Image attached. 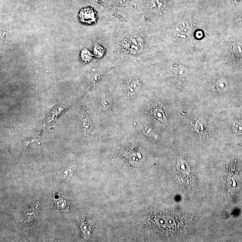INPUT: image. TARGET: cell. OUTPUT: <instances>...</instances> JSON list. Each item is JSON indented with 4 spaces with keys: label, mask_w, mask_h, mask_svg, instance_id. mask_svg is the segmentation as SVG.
<instances>
[{
    "label": "cell",
    "mask_w": 242,
    "mask_h": 242,
    "mask_svg": "<svg viewBox=\"0 0 242 242\" xmlns=\"http://www.w3.org/2000/svg\"><path fill=\"white\" fill-rule=\"evenodd\" d=\"M117 48L125 56L139 57L146 48V39L139 33H126L119 39Z\"/></svg>",
    "instance_id": "1"
},
{
    "label": "cell",
    "mask_w": 242,
    "mask_h": 242,
    "mask_svg": "<svg viewBox=\"0 0 242 242\" xmlns=\"http://www.w3.org/2000/svg\"><path fill=\"white\" fill-rule=\"evenodd\" d=\"M79 17L82 22L88 24L96 23L97 20V14L92 7H87L80 10Z\"/></svg>",
    "instance_id": "2"
},
{
    "label": "cell",
    "mask_w": 242,
    "mask_h": 242,
    "mask_svg": "<svg viewBox=\"0 0 242 242\" xmlns=\"http://www.w3.org/2000/svg\"><path fill=\"white\" fill-rule=\"evenodd\" d=\"M141 85L139 81L132 80L130 81L127 85V89L128 93L134 95L140 90Z\"/></svg>",
    "instance_id": "3"
},
{
    "label": "cell",
    "mask_w": 242,
    "mask_h": 242,
    "mask_svg": "<svg viewBox=\"0 0 242 242\" xmlns=\"http://www.w3.org/2000/svg\"><path fill=\"white\" fill-rule=\"evenodd\" d=\"M154 115L158 120L162 122H165L166 121L164 112L161 109L159 108H155L154 111Z\"/></svg>",
    "instance_id": "4"
},
{
    "label": "cell",
    "mask_w": 242,
    "mask_h": 242,
    "mask_svg": "<svg viewBox=\"0 0 242 242\" xmlns=\"http://www.w3.org/2000/svg\"><path fill=\"white\" fill-rule=\"evenodd\" d=\"M227 83L224 79H220L217 83V88L218 90L220 92H223V91H226L227 90Z\"/></svg>",
    "instance_id": "5"
},
{
    "label": "cell",
    "mask_w": 242,
    "mask_h": 242,
    "mask_svg": "<svg viewBox=\"0 0 242 242\" xmlns=\"http://www.w3.org/2000/svg\"><path fill=\"white\" fill-rule=\"evenodd\" d=\"M104 53V48L98 44L95 45L94 48V54L97 58H101Z\"/></svg>",
    "instance_id": "6"
},
{
    "label": "cell",
    "mask_w": 242,
    "mask_h": 242,
    "mask_svg": "<svg viewBox=\"0 0 242 242\" xmlns=\"http://www.w3.org/2000/svg\"><path fill=\"white\" fill-rule=\"evenodd\" d=\"M81 55L82 59L86 62L90 61L92 59V57H93L92 53L87 49H83L82 51Z\"/></svg>",
    "instance_id": "7"
},
{
    "label": "cell",
    "mask_w": 242,
    "mask_h": 242,
    "mask_svg": "<svg viewBox=\"0 0 242 242\" xmlns=\"http://www.w3.org/2000/svg\"><path fill=\"white\" fill-rule=\"evenodd\" d=\"M55 204L58 209H63L66 205V200L63 198H59L58 199H55Z\"/></svg>",
    "instance_id": "8"
},
{
    "label": "cell",
    "mask_w": 242,
    "mask_h": 242,
    "mask_svg": "<svg viewBox=\"0 0 242 242\" xmlns=\"http://www.w3.org/2000/svg\"><path fill=\"white\" fill-rule=\"evenodd\" d=\"M234 51L238 56H242V45L239 43H236L234 46Z\"/></svg>",
    "instance_id": "9"
},
{
    "label": "cell",
    "mask_w": 242,
    "mask_h": 242,
    "mask_svg": "<svg viewBox=\"0 0 242 242\" xmlns=\"http://www.w3.org/2000/svg\"><path fill=\"white\" fill-rule=\"evenodd\" d=\"M110 1L116 7H120L128 3L129 0H110Z\"/></svg>",
    "instance_id": "10"
},
{
    "label": "cell",
    "mask_w": 242,
    "mask_h": 242,
    "mask_svg": "<svg viewBox=\"0 0 242 242\" xmlns=\"http://www.w3.org/2000/svg\"><path fill=\"white\" fill-rule=\"evenodd\" d=\"M102 105L104 107H108L111 105V102L108 99H105L102 101Z\"/></svg>",
    "instance_id": "11"
}]
</instances>
